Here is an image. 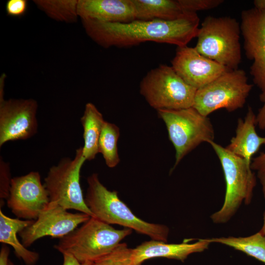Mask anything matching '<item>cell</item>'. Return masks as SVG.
Segmentation results:
<instances>
[{"label": "cell", "instance_id": "cell-15", "mask_svg": "<svg viewBox=\"0 0 265 265\" xmlns=\"http://www.w3.org/2000/svg\"><path fill=\"white\" fill-rule=\"evenodd\" d=\"M81 20L105 23H129L136 20L132 0H78Z\"/></svg>", "mask_w": 265, "mask_h": 265}, {"label": "cell", "instance_id": "cell-17", "mask_svg": "<svg viewBox=\"0 0 265 265\" xmlns=\"http://www.w3.org/2000/svg\"><path fill=\"white\" fill-rule=\"evenodd\" d=\"M256 116L249 107L244 120L239 118L236 135L225 148L232 153L243 159L249 165L252 157L265 145V137L258 135L255 129Z\"/></svg>", "mask_w": 265, "mask_h": 265}, {"label": "cell", "instance_id": "cell-34", "mask_svg": "<svg viewBox=\"0 0 265 265\" xmlns=\"http://www.w3.org/2000/svg\"><path fill=\"white\" fill-rule=\"evenodd\" d=\"M8 265H15L11 261L9 260Z\"/></svg>", "mask_w": 265, "mask_h": 265}, {"label": "cell", "instance_id": "cell-31", "mask_svg": "<svg viewBox=\"0 0 265 265\" xmlns=\"http://www.w3.org/2000/svg\"><path fill=\"white\" fill-rule=\"evenodd\" d=\"M9 252V248L3 244L0 251V265H8Z\"/></svg>", "mask_w": 265, "mask_h": 265}, {"label": "cell", "instance_id": "cell-4", "mask_svg": "<svg viewBox=\"0 0 265 265\" xmlns=\"http://www.w3.org/2000/svg\"><path fill=\"white\" fill-rule=\"evenodd\" d=\"M240 25L231 17H206L201 24L194 47L203 56L230 70L241 62Z\"/></svg>", "mask_w": 265, "mask_h": 265}, {"label": "cell", "instance_id": "cell-25", "mask_svg": "<svg viewBox=\"0 0 265 265\" xmlns=\"http://www.w3.org/2000/svg\"><path fill=\"white\" fill-rule=\"evenodd\" d=\"M179 1L185 11L195 13L198 11L215 8L224 2L223 0H179Z\"/></svg>", "mask_w": 265, "mask_h": 265}, {"label": "cell", "instance_id": "cell-12", "mask_svg": "<svg viewBox=\"0 0 265 265\" xmlns=\"http://www.w3.org/2000/svg\"><path fill=\"white\" fill-rule=\"evenodd\" d=\"M6 200L12 212L25 220H35L50 202L40 175L37 171L12 178Z\"/></svg>", "mask_w": 265, "mask_h": 265}, {"label": "cell", "instance_id": "cell-6", "mask_svg": "<svg viewBox=\"0 0 265 265\" xmlns=\"http://www.w3.org/2000/svg\"><path fill=\"white\" fill-rule=\"evenodd\" d=\"M140 94L157 110L192 107L197 89L186 83L172 66L161 64L142 79Z\"/></svg>", "mask_w": 265, "mask_h": 265}, {"label": "cell", "instance_id": "cell-14", "mask_svg": "<svg viewBox=\"0 0 265 265\" xmlns=\"http://www.w3.org/2000/svg\"><path fill=\"white\" fill-rule=\"evenodd\" d=\"M172 67L188 84L198 89L230 70L199 53L195 48L177 47Z\"/></svg>", "mask_w": 265, "mask_h": 265}, {"label": "cell", "instance_id": "cell-26", "mask_svg": "<svg viewBox=\"0 0 265 265\" xmlns=\"http://www.w3.org/2000/svg\"><path fill=\"white\" fill-rule=\"evenodd\" d=\"M12 178L9 164L5 162L1 156L0 158V197L7 199L9 196Z\"/></svg>", "mask_w": 265, "mask_h": 265}, {"label": "cell", "instance_id": "cell-1", "mask_svg": "<svg viewBox=\"0 0 265 265\" xmlns=\"http://www.w3.org/2000/svg\"><path fill=\"white\" fill-rule=\"evenodd\" d=\"M88 36L106 48L128 47L145 42L167 43L183 47L199 31L200 19L196 13L188 12L174 21L134 20L129 23H105L81 20Z\"/></svg>", "mask_w": 265, "mask_h": 265}, {"label": "cell", "instance_id": "cell-13", "mask_svg": "<svg viewBox=\"0 0 265 265\" xmlns=\"http://www.w3.org/2000/svg\"><path fill=\"white\" fill-rule=\"evenodd\" d=\"M241 33L246 57L253 60L250 73L253 81L265 91V11L255 8L241 13Z\"/></svg>", "mask_w": 265, "mask_h": 265}, {"label": "cell", "instance_id": "cell-11", "mask_svg": "<svg viewBox=\"0 0 265 265\" xmlns=\"http://www.w3.org/2000/svg\"><path fill=\"white\" fill-rule=\"evenodd\" d=\"M38 104L32 99L5 100L0 96V147L5 143L26 140L37 132Z\"/></svg>", "mask_w": 265, "mask_h": 265}, {"label": "cell", "instance_id": "cell-9", "mask_svg": "<svg viewBox=\"0 0 265 265\" xmlns=\"http://www.w3.org/2000/svg\"><path fill=\"white\" fill-rule=\"evenodd\" d=\"M86 160L80 147L77 149L74 159L64 158L52 166L43 184L50 202L67 210H75L93 216L85 202L80 183V170Z\"/></svg>", "mask_w": 265, "mask_h": 265}, {"label": "cell", "instance_id": "cell-18", "mask_svg": "<svg viewBox=\"0 0 265 265\" xmlns=\"http://www.w3.org/2000/svg\"><path fill=\"white\" fill-rule=\"evenodd\" d=\"M33 220L11 218L0 210V242L12 246L16 256L22 259L26 265H34L39 258V255L28 250L19 240L17 234L30 225Z\"/></svg>", "mask_w": 265, "mask_h": 265}, {"label": "cell", "instance_id": "cell-5", "mask_svg": "<svg viewBox=\"0 0 265 265\" xmlns=\"http://www.w3.org/2000/svg\"><path fill=\"white\" fill-rule=\"evenodd\" d=\"M209 143L220 161L226 185L223 206L212 215L211 218L214 223H224L235 213L243 201L245 204L251 202L256 179L250 165L245 159L213 141Z\"/></svg>", "mask_w": 265, "mask_h": 265}, {"label": "cell", "instance_id": "cell-30", "mask_svg": "<svg viewBox=\"0 0 265 265\" xmlns=\"http://www.w3.org/2000/svg\"><path fill=\"white\" fill-rule=\"evenodd\" d=\"M63 256V263L62 265H93V263L86 262L84 263H80L73 256L64 254Z\"/></svg>", "mask_w": 265, "mask_h": 265}, {"label": "cell", "instance_id": "cell-10", "mask_svg": "<svg viewBox=\"0 0 265 265\" xmlns=\"http://www.w3.org/2000/svg\"><path fill=\"white\" fill-rule=\"evenodd\" d=\"M90 217L81 212H68L56 203L50 202L37 218L19 235L22 244L27 247L44 237L62 238Z\"/></svg>", "mask_w": 265, "mask_h": 265}, {"label": "cell", "instance_id": "cell-32", "mask_svg": "<svg viewBox=\"0 0 265 265\" xmlns=\"http://www.w3.org/2000/svg\"><path fill=\"white\" fill-rule=\"evenodd\" d=\"M258 177L260 179V182L262 186L263 192L265 198V173H258ZM263 235L265 236V212L264 214L263 225L259 231Z\"/></svg>", "mask_w": 265, "mask_h": 265}, {"label": "cell", "instance_id": "cell-29", "mask_svg": "<svg viewBox=\"0 0 265 265\" xmlns=\"http://www.w3.org/2000/svg\"><path fill=\"white\" fill-rule=\"evenodd\" d=\"M252 170L258 173H265V153H261L260 155L253 159L250 164Z\"/></svg>", "mask_w": 265, "mask_h": 265}, {"label": "cell", "instance_id": "cell-22", "mask_svg": "<svg viewBox=\"0 0 265 265\" xmlns=\"http://www.w3.org/2000/svg\"><path fill=\"white\" fill-rule=\"evenodd\" d=\"M119 136V128L105 121L99 140L98 152L102 154L106 165L109 168L115 167L120 162L117 147Z\"/></svg>", "mask_w": 265, "mask_h": 265}, {"label": "cell", "instance_id": "cell-21", "mask_svg": "<svg viewBox=\"0 0 265 265\" xmlns=\"http://www.w3.org/2000/svg\"><path fill=\"white\" fill-rule=\"evenodd\" d=\"M208 241L222 243L242 251L265 264V236L260 232L247 237L219 238Z\"/></svg>", "mask_w": 265, "mask_h": 265}, {"label": "cell", "instance_id": "cell-3", "mask_svg": "<svg viewBox=\"0 0 265 265\" xmlns=\"http://www.w3.org/2000/svg\"><path fill=\"white\" fill-rule=\"evenodd\" d=\"M132 230H117L91 216L80 227L62 238L54 247L62 254L73 256L80 263H94L115 249Z\"/></svg>", "mask_w": 265, "mask_h": 265}, {"label": "cell", "instance_id": "cell-27", "mask_svg": "<svg viewBox=\"0 0 265 265\" xmlns=\"http://www.w3.org/2000/svg\"><path fill=\"white\" fill-rule=\"evenodd\" d=\"M28 7L26 0H8L5 5L8 15L12 17H21L26 12Z\"/></svg>", "mask_w": 265, "mask_h": 265}, {"label": "cell", "instance_id": "cell-8", "mask_svg": "<svg viewBox=\"0 0 265 265\" xmlns=\"http://www.w3.org/2000/svg\"><path fill=\"white\" fill-rule=\"evenodd\" d=\"M252 87L244 70H228L197 90L192 107L205 116L221 108L232 112L243 106Z\"/></svg>", "mask_w": 265, "mask_h": 265}, {"label": "cell", "instance_id": "cell-2", "mask_svg": "<svg viewBox=\"0 0 265 265\" xmlns=\"http://www.w3.org/2000/svg\"><path fill=\"white\" fill-rule=\"evenodd\" d=\"M84 198L93 217L108 224H118L149 236L152 239L167 242L168 228L162 224L147 222L137 217L118 197L116 191L107 189L93 173L87 179Z\"/></svg>", "mask_w": 265, "mask_h": 265}, {"label": "cell", "instance_id": "cell-28", "mask_svg": "<svg viewBox=\"0 0 265 265\" xmlns=\"http://www.w3.org/2000/svg\"><path fill=\"white\" fill-rule=\"evenodd\" d=\"M260 99L264 103L263 106L259 109L256 116V125L261 130H265V91L260 95Z\"/></svg>", "mask_w": 265, "mask_h": 265}, {"label": "cell", "instance_id": "cell-7", "mask_svg": "<svg viewBox=\"0 0 265 265\" xmlns=\"http://www.w3.org/2000/svg\"><path fill=\"white\" fill-rule=\"evenodd\" d=\"M157 111L166 125L169 138L175 150L173 168L201 143L213 141L214 132L210 119L193 107Z\"/></svg>", "mask_w": 265, "mask_h": 265}, {"label": "cell", "instance_id": "cell-23", "mask_svg": "<svg viewBox=\"0 0 265 265\" xmlns=\"http://www.w3.org/2000/svg\"><path fill=\"white\" fill-rule=\"evenodd\" d=\"M36 6L53 19L63 22L77 21L78 0H36Z\"/></svg>", "mask_w": 265, "mask_h": 265}, {"label": "cell", "instance_id": "cell-16", "mask_svg": "<svg viewBox=\"0 0 265 265\" xmlns=\"http://www.w3.org/2000/svg\"><path fill=\"white\" fill-rule=\"evenodd\" d=\"M210 243L207 239H200L197 242L192 243H188L187 240L177 244L152 239L132 249V257L136 264H141L147 260L158 257L184 262L191 254L207 249Z\"/></svg>", "mask_w": 265, "mask_h": 265}, {"label": "cell", "instance_id": "cell-20", "mask_svg": "<svg viewBox=\"0 0 265 265\" xmlns=\"http://www.w3.org/2000/svg\"><path fill=\"white\" fill-rule=\"evenodd\" d=\"M80 121L83 130V154L86 160H91L99 153V140L105 120L96 106L88 103Z\"/></svg>", "mask_w": 265, "mask_h": 265}, {"label": "cell", "instance_id": "cell-24", "mask_svg": "<svg viewBox=\"0 0 265 265\" xmlns=\"http://www.w3.org/2000/svg\"><path fill=\"white\" fill-rule=\"evenodd\" d=\"M136 264L132 257V249L121 243L109 254L93 263V265H141Z\"/></svg>", "mask_w": 265, "mask_h": 265}, {"label": "cell", "instance_id": "cell-19", "mask_svg": "<svg viewBox=\"0 0 265 265\" xmlns=\"http://www.w3.org/2000/svg\"><path fill=\"white\" fill-rule=\"evenodd\" d=\"M136 19L142 21H174L186 13L179 0H132Z\"/></svg>", "mask_w": 265, "mask_h": 265}, {"label": "cell", "instance_id": "cell-33", "mask_svg": "<svg viewBox=\"0 0 265 265\" xmlns=\"http://www.w3.org/2000/svg\"><path fill=\"white\" fill-rule=\"evenodd\" d=\"M253 3L255 8L265 11V0H255Z\"/></svg>", "mask_w": 265, "mask_h": 265}]
</instances>
